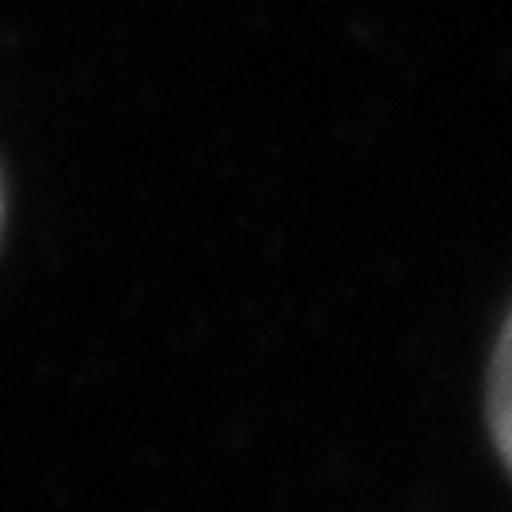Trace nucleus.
Segmentation results:
<instances>
[{
  "label": "nucleus",
  "mask_w": 512,
  "mask_h": 512,
  "mask_svg": "<svg viewBox=\"0 0 512 512\" xmlns=\"http://www.w3.org/2000/svg\"><path fill=\"white\" fill-rule=\"evenodd\" d=\"M490 429H494L497 452L512 471V311L505 330H501L494 372H490Z\"/></svg>",
  "instance_id": "nucleus-1"
}]
</instances>
